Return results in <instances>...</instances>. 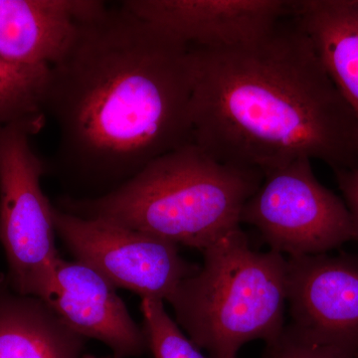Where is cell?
I'll use <instances>...</instances> for the list:
<instances>
[{
  "label": "cell",
  "mask_w": 358,
  "mask_h": 358,
  "mask_svg": "<svg viewBox=\"0 0 358 358\" xmlns=\"http://www.w3.org/2000/svg\"><path fill=\"white\" fill-rule=\"evenodd\" d=\"M192 140L263 174L299 159L358 167V121L293 14L230 48L190 47Z\"/></svg>",
  "instance_id": "cell-2"
},
{
  "label": "cell",
  "mask_w": 358,
  "mask_h": 358,
  "mask_svg": "<svg viewBox=\"0 0 358 358\" xmlns=\"http://www.w3.org/2000/svg\"><path fill=\"white\" fill-rule=\"evenodd\" d=\"M241 223L255 227L271 250L289 257L326 254L355 240L345 200L317 180L308 159L264 173L244 205Z\"/></svg>",
  "instance_id": "cell-6"
},
{
  "label": "cell",
  "mask_w": 358,
  "mask_h": 358,
  "mask_svg": "<svg viewBox=\"0 0 358 358\" xmlns=\"http://www.w3.org/2000/svg\"><path fill=\"white\" fill-rule=\"evenodd\" d=\"M84 345L45 301L0 275V358H82Z\"/></svg>",
  "instance_id": "cell-12"
},
{
  "label": "cell",
  "mask_w": 358,
  "mask_h": 358,
  "mask_svg": "<svg viewBox=\"0 0 358 358\" xmlns=\"http://www.w3.org/2000/svg\"><path fill=\"white\" fill-rule=\"evenodd\" d=\"M98 0H0V56L28 67L49 68L62 57Z\"/></svg>",
  "instance_id": "cell-11"
},
{
  "label": "cell",
  "mask_w": 358,
  "mask_h": 358,
  "mask_svg": "<svg viewBox=\"0 0 358 358\" xmlns=\"http://www.w3.org/2000/svg\"><path fill=\"white\" fill-rule=\"evenodd\" d=\"M141 310L148 350L155 358H212L180 331L166 313L164 301L141 299Z\"/></svg>",
  "instance_id": "cell-15"
},
{
  "label": "cell",
  "mask_w": 358,
  "mask_h": 358,
  "mask_svg": "<svg viewBox=\"0 0 358 358\" xmlns=\"http://www.w3.org/2000/svg\"><path fill=\"white\" fill-rule=\"evenodd\" d=\"M287 303L294 333L358 358V256L288 257Z\"/></svg>",
  "instance_id": "cell-8"
},
{
  "label": "cell",
  "mask_w": 358,
  "mask_h": 358,
  "mask_svg": "<svg viewBox=\"0 0 358 358\" xmlns=\"http://www.w3.org/2000/svg\"><path fill=\"white\" fill-rule=\"evenodd\" d=\"M339 189L343 193L355 228V240L358 241V167L334 171Z\"/></svg>",
  "instance_id": "cell-17"
},
{
  "label": "cell",
  "mask_w": 358,
  "mask_h": 358,
  "mask_svg": "<svg viewBox=\"0 0 358 358\" xmlns=\"http://www.w3.org/2000/svg\"><path fill=\"white\" fill-rule=\"evenodd\" d=\"M45 115L0 128V241L6 252L7 281L16 293L41 299L59 254L54 206L43 192L46 164L30 138Z\"/></svg>",
  "instance_id": "cell-5"
},
{
  "label": "cell",
  "mask_w": 358,
  "mask_h": 358,
  "mask_svg": "<svg viewBox=\"0 0 358 358\" xmlns=\"http://www.w3.org/2000/svg\"><path fill=\"white\" fill-rule=\"evenodd\" d=\"M190 47L121 3L85 18L49 67L42 110L57 129L46 171L102 196L193 143Z\"/></svg>",
  "instance_id": "cell-1"
},
{
  "label": "cell",
  "mask_w": 358,
  "mask_h": 358,
  "mask_svg": "<svg viewBox=\"0 0 358 358\" xmlns=\"http://www.w3.org/2000/svg\"><path fill=\"white\" fill-rule=\"evenodd\" d=\"M263 178L258 169L222 164L190 143L102 196H65L58 208L202 252L240 227L244 205Z\"/></svg>",
  "instance_id": "cell-3"
},
{
  "label": "cell",
  "mask_w": 358,
  "mask_h": 358,
  "mask_svg": "<svg viewBox=\"0 0 358 358\" xmlns=\"http://www.w3.org/2000/svg\"><path fill=\"white\" fill-rule=\"evenodd\" d=\"M202 254V266L167 301L190 341L212 358H236L250 341L279 338L286 327L287 258L252 249L240 227Z\"/></svg>",
  "instance_id": "cell-4"
},
{
  "label": "cell",
  "mask_w": 358,
  "mask_h": 358,
  "mask_svg": "<svg viewBox=\"0 0 358 358\" xmlns=\"http://www.w3.org/2000/svg\"><path fill=\"white\" fill-rule=\"evenodd\" d=\"M263 358H352L327 346L317 345L285 327L281 336L267 343Z\"/></svg>",
  "instance_id": "cell-16"
},
{
  "label": "cell",
  "mask_w": 358,
  "mask_h": 358,
  "mask_svg": "<svg viewBox=\"0 0 358 358\" xmlns=\"http://www.w3.org/2000/svg\"><path fill=\"white\" fill-rule=\"evenodd\" d=\"M293 15L358 121V0L294 1Z\"/></svg>",
  "instance_id": "cell-13"
},
{
  "label": "cell",
  "mask_w": 358,
  "mask_h": 358,
  "mask_svg": "<svg viewBox=\"0 0 358 358\" xmlns=\"http://www.w3.org/2000/svg\"><path fill=\"white\" fill-rule=\"evenodd\" d=\"M54 223L78 262L141 299L169 301L180 282L199 268L181 258L178 244L154 235L80 217L55 206Z\"/></svg>",
  "instance_id": "cell-7"
},
{
  "label": "cell",
  "mask_w": 358,
  "mask_h": 358,
  "mask_svg": "<svg viewBox=\"0 0 358 358\" xmlns=\"http://www.w3.org/2000/svg\"><path fill=\"white\" fill-rule=\"evenodd\" d=\"M189 47L230 48L260 38L292 15L286 0H127L120 2Z\"/></svg>",
  "instance_id": "cell-9"
},
{
  "label": "cell",
  "mask_w": 358,
  "mask_h": 358,
  "mask_svg": "<svg viewBox=\"0 0 358 358\" xmlns=\"http://www.w3.org/2000/svg\"><path fill=\"white\" fill-rule=\"evenodd\" d=\"M48 72L49 68L13 64L0 56V128L44 115Z\"/></svg>",
  "instance_id": "cell-14"
},
{
  "label": "cell",
  "mask_w": 358,
  "mask_h": 358,
  "mask_svg": "<svg viewBox=\"0 0 358 358\" xmlns=\"http://www.w3.org/2000/svg\"><path fill=\"white\" fill-rule=\"evenodd\" d=\"M82 358H100V357H95V355H84L83 357H82Z\"/></svg>",
  "instance_id": "cell-18"
},
{
  "label": "cell",
  "mask_w": 358,
  "mask_h": 358,
  "mask_svg": "<svg viewBox=\"0 0 358 358\" xmlns=\"http://www.w3.org/2000/svg\"><path fill=\"white\" fill-rule=\"evenodd\" d=\"M107 279L83 263L59 257L41 300L82 338L108 346L114 358H131L148 350L143 327Z\"/></svg>",
  "instance_id": "cell-10"
}]
</instances>
